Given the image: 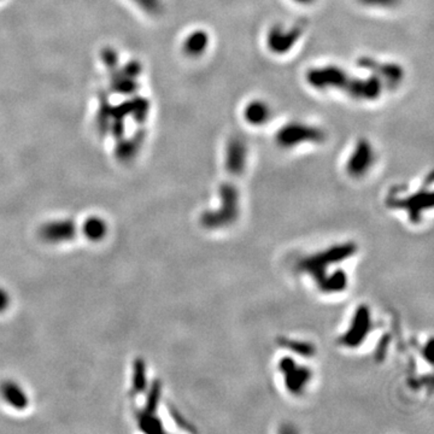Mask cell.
<instances>
[{
  "label": "cell",
  "instance_id": "obj_8",
  "mask_svg": "<svg viewBox=\"0 0 434 434\" xmlns=\"http://www.w3.org/2000/svg\"><path fill=\"white\" fill-rule=\"evenodd\" d=\"M374 161L375 153L372 144L365 139H361L346 162V172L351 178H363L373 167Z\"/></svg>",
  "mask_w": 434,
  "mask_h": 434
},
{
  "label": "cell",
  "instance_id": "obj_11",
  "mask_svg": "<svg viewBox=\"0 0 434 434\" xmlns=\"http://www.w3.org/2000/svg\"><path fill=\"white\" fill-rule=\"evenodd\" d=\"M384 87L385 86L381 82V80L375 75L372 74L368 78L351 76L350 81L346 86L345 93L357 100H374L379 98Z\"/></svg>",
  "mask_w": 434,
  "mask_h": 434
},
{
  "label": "cell",
  "instance_id": "obj_23",
  "mask_svg": "<svg viewBox=\"0 0 434 434\" xmlns=\"http://www.w3.org/2000/svg\"><path fill=\"white\" fill-rule=\"evenodd\" d=\"M293 1H296L298 4H301V5H308V4H311V3H314L315 0H293Z\"/></svg>",
  "mask_w": 434,
  "mask_h": 434
},
{
  "label": "cell",
  "instance_id": "obj_17",
  "mask_svg": "<svg viewBox=\"0 0 434 434\" xmlns=\"http://www.w3.org/2000/svg\"><path fill=\"white\" fill-rule=\"evenodd\" d=\"M82 234L89 242H102L108 236V222L100 216H89L81 227Z\"/></svg>",
  "mask_w": 434,
  "mask_h": 434
},
{
  "label": "cell",
  "instance_id": "obj_16",
  "mask_svg": "<svg viewBox=\"0 0 434 434\" xmlns=\"http://www.w3.org/2000/svg\"><path fill=\"white\" fill-rule=\"evenodd\" d=\"M347 284H349L347 274L343 269H338L332 273H327L323 279L317 284V287L320 288L321 292L332 295V293L344 291L347 287Z\"/></svg>",
  "mask_w": 434,
  "mask_h": 434
},
{
  "label": "cell",
  "instance_id": "obj_20",
  "mask_svg": "<svg viewBox=\"0 0 434 434\" xmlns=\"http://www.w3.org/2000/svg\"><path fill=\"white\" fill-rule=\"evenodd\" d=\"M146 387V367L143 362H137L133 375V389L138 392L145 390Z\"/></svg>",
  "mask_w": 434,
  "mask_h": 434
},
{
  "label": "cell",
  "instance_id": "obj_14",
  "mask_svg": "<svg viewBox=\"0 0 434 434\" xmlns=\"http://www.w3.org/2000/svg\"><path fill=\"white\" fill-rule=\"evenodd\" d=\"M0 396L12 409L25 410L30 405V397L25 389L14 380H5L1 382Z\"/></svg>",
  "mask_w": 434,
  "mask_h": 434
},
{
  "label": "cell",
  "instance_id": "obj_13",
  "mask_svg": "<svg viewBox=\"0 0 434 434\" xmlns=\"http://www.w3.org/2000/svg\"><path fill=\"white\" fill-rule=\"evenodd\" d=\"M247 144L240 137H233L226 148V169L231 175L240 176L245 172L247 164Z\"/></svg>",
  "mask_w": 434,
  "mask_h": 434
},
{
  "label": "cell",
  "instance_id": "obj_6",
  "mask_svg": "<svg viewBox=\"0 0 434 434\" xmlns=\"http://www.w3.org/2000/svg\"><path fill=\"white\" fill-rule=\"evenodd\" d=\"M279 369L284 375L287 391L292 395H301L311 380V370L306 365H299L291 357H285L279 362Z\"/></svg>",
  "mask_w": 434,
  "mask_h": 434
},
{
  "label": "cell",
  "instance_id": "obj_15",
  "mask_svg": "<svg viewBox=\"0 0 434 434\" xmlns=\"http://www.w3.org/2000/svg\"><path fill=\"white\" fill-rule=\"evenodd\" d=\"M271 117V106L260 99L252 100L244 108V119L247 124L260 127L266 124Z\"/></svg>",
  "mask_w": 434,
  "mask_h": 434
},
{
  "label": "cell",
  "instance_id": "obj_12",
  "mask_svg": "<svg viewBox=\"0 0 434 434\" xmlns=\"http://www.w3.org/2000/svg\"><path fill=\"white\" fill-rule=\"evenodd\" d=\"M78 227L73 220H54L45 223L40 228L39 236L49 244H65L73 240Z\"/></svg>",
  "mask_w": 434,
  "mask_h": 434
},
{
  "label": "cell",
  "instance_id": "obj_18",
  "mask_svg": "<svg viewBox=\"0 0 434 434\" xmlns=\"http://www.w3.org/2000/svg\"><path fill=\"white\" fill-rule=\"evenodd\" d=\"M209 43H210V39L207 32L204 30L193 32L188 35L187 39L185 41V51L190 56L197 57L207 51Z\"/></svg>",
  "mask_w": 434,
  "mask_h": 434
},
{
  "label": "cell",
  "instance_id": "obj_1",
  "mask_svg": "<svg viewBox=\"0 0 434 434\" xmlns=\"http://www.w3.org/2000/svg\"><path fill=\"white\" fill-rule=\"evenodd\" d=\"M356 250H357V247L354 242H344V244L334 245L325 251L303 258L298 263V269L301 273L310 275L311 279L317 285L332 266L349 260L350 257L355 255Z\"/></svg>",
  "mask_w": 434,
  "mask_h": 434
},
{
  "label": "cell",
  "instance_id": "obj_19",
  "mask_svg": "<svg viewBox=\"0 0 434 434\" xmlns=\"http://www.w3.org/2000/svg\"><path fill=\"white\" fill-rule=\"evenodd\" d=\"M282 344L288 350L293 351L297 355L311 357L315 354V346L311 345L310 343H306V341H290V339H287V341H282Z\"/></svg>",
  "mask_w": 434,
  "mask_h": 434
},
{
  "label": "cell",
  "instance_id": "obj_10",
  "mask_svg": "<svg viewBox=\"0 0 434 434\" xmlns=\"http://www.w3.org/2000/svg\"><path fill=\"white\" fill-rule=\"evenodd\" d=\"M389 205L407 210L410 220L414 223H419L424 212L433 207V193L431 191H419L408 198L391 199L389 201Z\"/></svg>",
  "mask_w": 434,
  "mask_h": 434
},
{
  "label": "cell",
  "instance_id": "obj_7",
  "mask_svg": "<svg viewBox=\"0 0 434 434\" xmlns=\"http://www.w3.org/2000/svg\"><path fill=\"white\" fill-rule=\"evenodd\" d=\"M303 30H304L301 25H295L292 27L274 25L266 34V46L274 54H287L299 41L303 35Z\"/></svg>",
  "mask_w": 434,
  "mask_h": 434
},
{
  "label": "cell",
  "instance_id": "obj_21",
  "mask_svg": "<svg viewBox=\"0 0 434 434\" xmlns=\"http://www.w3.org/2000/svg\"><path fill=\"white\" fill-rule=\"evenodd\" d=\"M361 4L370 8H381V9H390L400 4V0H358Z\"/></svg>",
  "mask_w": 434,
  "mask_h": 434
},
{
  "label": "cell",
  "instance_id": "obj_9",
  "mask_svg": "<svg viewBox=\"0 0 434 434\" xmlns=\"http://www.w3.org/2000/svg\"><path fill=\"white\" fill-rule=\"evenodd\" d=\"M357 63L363 69L369 70L372 74L378 76L384 86L391 89L397 87L404 79V69L396 63H382L372 57H362Z\"/></svg>",
  "mask_w": 434,
  "mask_h": 434
},
{
  "label": "cell",
  "instance_id": "obj_2",
  "mask_svg": "<svg viewBox=\"0 0 434 434\" xmlns=\"http://www.w3.org/2000/svg\"><path fill=\"white\" fill-rule=\"evenodd\" d=\"M221 207L215 212H207L201 217L203 227L207 229L226 228L236 222L240 214V194L232 183H225L220 187Z\"/></svg>",
  "mask_w": 434,
  "mask_h": 434
},
{
  "label": "cell",
  "instance_id": "obj_4",
  "mask_svg": "<svg viewBox=\"0 0 434 434\" xmlns=\"http://www.w3.org/2000/svg\"><path fill=\"white\" fill-rule=\"evenodd\" d=\"M350 75L345 70L334 65L312 68L306 73V81L312 89L319 91L341 89L345 92L346 86L350 81Z\"/></svg>",
  "mask_w": 434,
  "mask_h": 434
},
{
  "label": "cell",
  "instance_id": "obj_3",
  "mask_svg": "<svg viewBox=\"0 0 434 434\" xmlns=\"http://www.w3.org/2000/svg\"><path fill=\"white\" fill-rule=\"evenodd\" d=\"M326 133L322 129L301 122H290L285 124L277 133V143L284 148H296L301 144L322 143Z\"/></svg>",
  "mask_w": 434,
  "mask_h": 434
},
{
  "label": "cell",
  "instance_id": "obj_5",
  "mask_svg": "<svg viewBox=\"0 0 434 434\" xmlns=\"http://www.w3.org/2000/svg\"><path fill=\"white\" fill-rule=\"evenodd\" d=\"M373 328L369 308L367 306H358L355 315L352 317L349 330L341 336V344L349 349H355L360 346L369 336Z\"/></svg>",
  "mask_w": 434,
  "mask_h": 434
},
{
  "label": "cell",
  "instance_id": "obj_22",
  "mask_svg": "<svg viewBox=\"0 0 434 434\" xmlns=\"http://www.w3.org/2000/svg\"><path fill=\"white\" fill-rule=\"evenodd\" d=\"M11 304L10 293L6 291L5 288L0 287V314L5 312Z\"/></svg>",
  "mask_w": 434,
  "mask_h": 434
}]
</instances>
